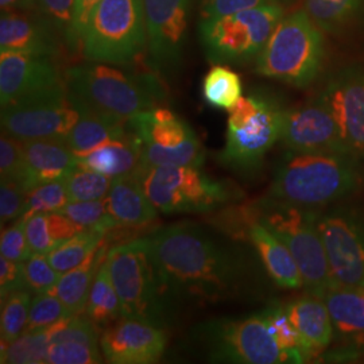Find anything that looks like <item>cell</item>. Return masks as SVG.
I'll return each mask as SVG.
<instances>
[{
  "label": "cell",
  "instance_id": "cell-17",
  "mask_svg": "<svg viewBox=\"0 0 364 364\" xmlns=\"http://www.w3.org/2000/svg\"><path fill=\"white\" fill-rule=\"evenodd\" d=\"M192 0H144L147 48L158 69L181 61Z\"/></svg>",
  "mask_w": 364,
  "mask_h": 364
},
{
  "label": "cell",
  "instance_id": "cell-13",
  "mask_svg": "<svg viewBox=\"0 0 364 364\" xmlns=\"http://www.w3.org/2000/svg\"><path fill=\"white\" fill-rule=\"evenodd\" d=\"M78 119L66 85L1 107V131L22 142L65 139Z\"/></svg>",
  "mask_w": 364,
  "mask_h": 364
},
{
  "label": "cell",
  "instance_id": "cell-25",
  "mask_svg": "<svg viewBox=\"0 0 364 364\" xmlns=\"http://www.w3.org/2000/svg\"><path fill=\"white\" fill-rule=\"evenodd\" d=\"M107 203L109 213L123 227H142L158 216V209L146 195L135 173L112 180Z\"/></svg>",
  "mask_w": 364,
  "mask_h": 364
},
{
  "label": "cell",
  "instance_id": "cell-45",
  "mask_svg": "<svg viewBox=\"0 0 364 364\" xmlns=\"http://www.w3.org/2000/svg\"><path fill=\"white\" fill-rule=\"evenodd\" d=\"M0 254L15 262H26L33 255L27 240L26 221L23 219H19L11 228L1 232Z\"/></svg>",
  "mask_w": 364,
  "mask_h": 364
},
{
  "label": "cell",
  "instance_id": "cell-2",
  "mask_svg": "<svg viewBox=\"0 0 364 364\" xmlns=\"http://www.w3.org/2000/svg\"><path fill=\"white\" fill-rule=\"evenodd\" d=\"M362 183L360 158L348 151L287 150L274 174L269 197L302 208L328 207Z\"/></svg>",
  "mask_w": 364,
  "mask_h": 364
},
{
  "label": "cell",
  "instance_id": "cell-21",
  "mask_svg": "<svg viewBox=\"0 0 364 364\" xmlns=\"http://www.w3.org/2000/svg\"><path fill=\"white\" fill-rule=\"evenodd\" d=\"M103 358L99 328L85 314H77L53 336L46 363L97 364Z\"/></svg>",
  "mask_w": 364,
  "mask_h": 364
},
{
  "label": "cell",
  "instance_id": "cell-39",
  "mask_svg": "<svg viewBox=\"0 0 364 364\" xmlns=\"http://www.w3.org/2000/svg\"><path fill=\"white\" fill-rule=\"evenodd\" d=\"M64 180L42 183L27 195L26 209L21 219L27 221L38 213L60 212L69 203Z\"/></svg>",
  "mask_w": 364,
  "mask_h": 364
},
{
  "label": "cell",
  "instance_id": "cell-37",
  "mask_svg": "<svg viewBox=\"0 0 364 364\" xmlns=\"http://www.w3.org/2000/svg\"><path fill=\"white\" fill-rule=\"evenodd\" d=\"M60 212L84 230H95L107 234L120 227L108 210L107 197L91 201H69Z\"/></svg>",
  "mask_w": 364,
  "mask_h": 364
},
{
  "label": "cell",
  "instance_id": "cell-31",
  "mask_svg": "<svg viewBox=\"0 0 364 364\" xmlns=\"http://www.w3.org/2000/svg\"><path fill=\"white\" fill-rule=\"evenodd\" d=\"M85 314L97 328L105 329L123 317L122 304L111 279L107 260L103 262L92 284Z\"/></svg>",
  "mask_w": 364,
  "mask_h": 364
},
{
  "label": "cell",
  "instance_id": "cell-10",
  "mask_svg": "<svg viewBox=\"0 0 364 364\" xmlns=\"http://www.w3.org/2000/svg\"><path fill=\"white\" fill-rule=\"evenodd\" d=\"M193 166L138 168L134 173L161 213H208L230 201L231 186Z\"/></svg>",
  "mask_w": 364,
  "mask_h": 364
},
{
  "label": "cell",
  "instance_id": "cell-28",
  "mask_svg": "<svg viewBox=\"0 0 364 364\" xmlns=\"http://www.w3.org/2000/svg\"><path fill=\"white\" fill-rule=\"evenodd\" d=\"M142 146L138 136L131 131L130 135L105 144L91 154L78 159L77 165L102 173L109 178L132 174L141 165Z\"/></svg>",
  "mask_w": 364,
  "mask_h": 364
},
{
  "label": "cell",
  "instance_id": "cell-42",
  "mask_svg": "<svg viewBox=\"0 0 364 364\" xmlns=\"http://www.w3.org/2000/svg\"><path fill=\"white\" fill-rule=\"evenodd\" d=\"M264 313L269 318L270 328L273 331L274 336L277 338L279 347L284 351L297 355L299 359L304 362L305 355L302 351L301 338H299L297 329L294 328L293 323L290 321V318L287 316V308H282L279 305H273V306L267 308Z\"/></svg>",
  "mask_w": 364,
  "mask_h": 364
},
{
  "label": "cell",
  "instance_id": "cell-22",
  "mask_svg": "<svg viewBox=\"0 0 364 364\" xmlns=\"http://www.w3.org/2000/svg\"><path fill=\"white\" fill-rule=\"evenodd\" d=\"M243 215L247 224L248 239L257 250L266 272L274 282L284 289L304 287L299 264L287 245L254 218L251 208L246 209Z\"/></svg>",
  "mask_w": 364,
  "mask_h": 364
},
{
  "label": "cell",
  "instance_id": "cell-43",
  "mask_svg": "<svg viewBox=\"0 0 364 364\" xmlns=\"http://www.w3.org/2000/svg\"><path fill=\"white\" fill-rule=\"evenodd\" d=\"M25 277L27 290L41 294L49 293L57 285L61 274L53 267L46 255L33 254L25 262Z\"/></svg>",
  "mask_w": 364,
  "mask_h": 364
},
{
  "label": "cell",
  "instance_id": "cell-6",
  "mask_svg": "<svg viewBox=\"0 0 364 364\" xmlns=\"http://www.w3.org/2000/svg\"><path fill=\"white\" fill-rule=\"evenodd\" d=\"M324 61V37L309 14L284 16L257 57L255 70L297 88L311 85Z\"/></svg>",
  "mask_w": 364,
  "mask_h": 364
},
{
  "label": "cell",
  "instance_id": "cell-33",
  "mask_svg": "<svg viewBox=\"0 0 364 364\" xmlns=\"http://www.w3.org/2000/svg\"><path fill=\"white\" fill-rule=\"evenodd\" d=\"M239 75L227 66H213L203 80V96L209 105L230 111L242 97Z\"/></svg>",
  "mask_w": 364,
  "mask_h": 364
},
{
  "label": "cell",
  "instance_id": "cell-16",
  "mask_svg": "<svg viewBox=\"0 0 364 364\" xmlns=\"http://www.w3.org/2000/svg\"><path fill=\"white\" fill-rule=\"evenodd\" d=\"M66 85L55 58L27 53H0V103L11 105Z\"/></svg>",
  "mask_w": 364,
  "mask_h": 364
},
{
  "label": "cell",
  "instance_id": "cell-35",
  "mask_svg": "<svg viewBox=\"0 0 364 364\" xmlns=\"http://www.w3.org/2000/svg\"><path fill=\"white\" fill-rule=\"evenodd\" d=\"M63 180L70 201L102 200L108 196L112 185V178L80 165L70 170Z\"/></svg>",
  "mask_w": 364,
  "mask_h": 364
},
{
  "label": "cell",
  "instance_id": "cell-44",
  "mask_svg": "<svg viewBox=\"0 0 364 364\" xmlns=\"http://www.w3.org/2000/svg\"><path fill=\"white\" fill-rule=\"evenodd\" d=\"M290 3L291 0H201L200 19L230 15L273 4L287 7Z\"/></svg>",
  "mask_w": 364,
  "mask_h": 364
},
{
  "label": "cell",
  "instance_id": "cell-49",
  "mask_svg": "<svg viewBox=\"0 0 364 364\" xmlns=\"http://www.w3.org/2000/svg\"><path fill=\"white\" fill-rule=\"evenodd\" d=\"M99 1L100 0H76L75 1L73 21H72V27L69 33V39H68L69 49L81 48V42H82L88 21L91 18L92 11L99 4Z\"/></svg>",
  "mask_w": 364,
  "mask_h": 364
},
{
  "label": "cell",
  "instance_id": "cell-26",
  "mask_svg": "<svg viewBox=\"0 0 364 364\" xmlns=\"http://www.w3.org/2000/svg\"><path fill=\"white\" fill-rule=\"evenodd\" d=\"M76 108L80 112V119L66 136L65 142L78 159L91 154L92 151L105 144L123 139L131 134L127 123L99 115L84 107Z\"/></svg>",
  "mask_w": 364,
  "mask_h": 364
},
{
  "label": "cell",
  "instance_id": "cell-1",
  "mask_svg": "<svg viewBox=\"0 0 364 364\" xmlns=\"http://www.w3.org/2000/svg\"><path fill=\"white\" fill-rule=\"evenodd\" d=\"M173 301L204 308L234 299L246 277L240 250L210 225L180 221L149 236Z\"/></svg>",
  "mask_w": 364,
  "mask_h": 364
},
{
  "label": "cell",
  "instance_id": "cell-15",
  "mask_svg": "<svg viewBox=\"0 0 364 364\" xmlns=\"http://www.w3.org/2000/svg\"><path fill=\"white\" fill-rule=\"evenodd\" d=\"M338 124L346 151L364 159V68L347 66L333 73L320 92Z\"/></svg>",
  "mask_w": 364,
  "mask_h": 364
},
{
  "label": "cell",
  "instance_id": "cell-4",
  "mask_svg": "<svg viewBox=\"0 0 364 364\" xmlns=\"http://www.w3.org/2000/svg\"><path fill=\"white\" fill-rule=\"evenodd\" d=\"M105 260L123 316L162 329L169 326L177 312L149 236L108 250Z\"/></svg>",
  "mask_w": 364,
  "mask_h": 364
},
{
  "label": "cell",
  "instance_id": "cell-20",
  "mask_svg": "<svg viewBox=\"0 0 364 364\" xmlns=\"http://www.w3.org/2000/svg\"><path fill=\"white\" fill-rule=\"evenodd\" d=\"M61 33L41 11H9L0 18V49L57 58ZM64 39V38H63Z\"/></svg>",
  "mask_w": 364,
  "mask_h": 364
},
{
  "label": "cell",
  "instance_id": "cell-11",
  "mask_svg": "<svg viewBox=\"0 0 364 364\" xmlns=\"http://www.w3.org/2000/svg\"><path fill=\"white\" fill-rule=\"evenodd\" d=\"M127 126L141 141V168H201L204 150L191 126L168 108H153L131 117Z\"/></svg>",
  "mask_w": 364,
  "mask_h": 364
},
{
  "label": "cell",
  "instance_id": "cell-19",
  "mask_svg": "<svg viewBox=\"0 0 364 364\" xmlns=\"http://www.w3.org/2000/svg\"><path fill=\"white\" fill-rule=\"evenodd\" d=\"M281 141L290 151H346L336 120L321 95L308 105L285 111Z\"/></svg>",
  "mask_w": 364,
  "mask_h": 364
},
{
  "label": "cell",
  "instance_id": "cell-38",
  "mask_svg": "<svg viewBox=\"0 0 364 364\" xmlns=\"http://www.w3.org/2000/svg\"><path fill=\"white\" fill-rule=\"evenodd\" d=\"M31 301V291L27 289L18 290L1 299L0 331L3 343H13L23 333L28 321Z\"/></svg>",
  "mask_w": 364,
  "mask_h": 364
},
{
  "label": "cell",
  "instance_id": "cell-8",
  "mask_svg": "<svg viewBox=\"0 0 364 364\" xmlns=\"http://www.w3.org/2000/svg\"><path fill=\"white\" fill-rule=\"evenodd\" d=\"M147 43L144 0H100L92 11L81 50L87 61L123 66Z\"/></svg>",
  "mask_w": 364,
  "mask_h": 364
},
{
  "label": "cell",
  "instance_id": "cell-40",
  "mask_svg": "<svg viewBox=\"0 0 364 364\" xmlns=\"http://www.w3.org/2000/svg\"><path fill=\"white\" fill-rule=\"evenodd\" d=\"M0 176L1 181L19 182L30 192V178L22 142L7 134L0 138Z\"/></svg>",
  "mask_w": 364,
  "mask_h": 364
},
{
  "label": "cell",
  "instance_id": "cell-23",
  "mask_svg": "<svg viewBox=\"0 0 364 364\" xmlns=\"http://www.w3.org/2000/svg\"><path fill=\"white\" fill-rule=\"evenodd\" d=\"M287 312L299 332L305 356L326 350L335 329L324 299L306 293L287 304Z\"/></svg>",
  "mask_w": 364,
  "mask_h": 364
},
{
  "label": "cell",
  "instance_id": "cell-48",
  "mask_svg": "<svg viewBox=\"0 0 364 364\" xmlns=\"http://www.w3.org/2000/svg\"><path fill=\"white\" fill-rule=\"evenodd\" d=\"M27 289L25 262L0 258V296L1 299L18 290Z\"/></svg>",
  "mask_w": 364,
  "mask_h": 364
},
{
  "label": "cell",
  "instance_id": "cell-30",
  "mask_svg": "<svg viewBox=\"0 0 364 364\" xmlns=\"http://www.w3.org/2000/svg\"><path fill=\"white\" fill-rule=\"evenodd\" d=\"M84 231L61 212L34 215L26 221V235L33 254L48 255L68 239Z\"/></svg>",
  "mask_w": 364,
  "mask_h": 364
},
{
  "label": "cell",
  "instance_id": "cell-41",
  "mask_svg": "<svg viewBox=\"0 0 364 364\" xmlns=\"http://www.w3.org/2000/svg\"><path fill=\"white\" fill-rule=\"evenodd\" d=\"M65 317H69V313L61 299L52 293H41L31 301L28 321L23 333L45 329Z\"/></svg>",
  "mask_w": 364,
  "mask_h": 364
},
{
  "label": "cell",
  "instance_id": "cell-18",
  "mask_svg": "<svg viewBox=\"0 0 364 364\" xmlns=\"http://www.w3.org/2000/svg\"><path fill=\"white\" fill-rule=\"evenodd\" d=\"M100 348L108 363H156L166 348V333L154 324L123 316L102 329Z\"/></svg>",
  "mask_w": 364,
  "mask_h": 364
},
{
  "label": "cell",
  "instance_id": "cell-12",
  "mask_svg": "<svg viewBox=\"0 0 364 364\" xmlns=\"http://www.w3.org/2000/svg\"><path fill=\"white\" fill-rule=\"evenodd\" d=\"M318 231L333 287H364L363 213L344 204L318 209Z\"/></svg>",
  "mask_w": 364,
  "mask_h": 364
},
{
  "label": "cell",
  "instance_id": "cell-9",
  "mask_svg": "<svg viewBox=\"0 0 364 364\" xmlns=\"http://www.w3.org/2000/svg\"><path fill=\"white\" fill-rule=\"evenodd\" d=\"M285 9L273 4L200 19L198 36L209 63L243 64L257 58L285 16Z\"/></svg>",
  "mask_w": 364,
  "mask_h": 364
},
{
  "label": "cell",
  "instance_id": "cell-7",
  "mask_svg": "<svg viewBox=\"0 0 364 364\" xmlns=\"http://www.w3.org/2000/svg\"><path fill=\"white\" fill-rule=\"evenodd\" d=\"M195 338L210 362L302 363L297 355L279 347L264 311L239 320H208L196 328Z\"/></svg>",
  "mask_w": 364,
  "mask_h": 364
},
{
  "label": "cell",
  "instance_id": "cell-3",
  "mask_svg": "<svg viewBox=\"0 0 364 364\" xmlns=\"http://www.w3.org/2000/svg\"><path fill=\"white\" fill-rule=\"evenodd\" d=\"M66 88L72 103L127 123L139 112L156 108L165 99L158 80L135 75L103 63L88 61L68 68Z\"/></svg>",
  "mask_w": 364,
  "mask_h": 364
},
{
  "label": "cell",
  "instance_id": "cell-36",
  "mask_svg": "<svg viewBox=\"0 0 364 364\" xmlns=\"http://www.w3.org/2000/svg\"><path fill=\"white\" fill-rule=\"evenodd\" d=\"M363 0H304L305 11L324 31H335L347 23Z\"/></svg>",
  "mask_w": 364,
  "mask_h": 364
},
{
  "label": "cell",
  "instance_id": "cell-5",
  "mask_svg": "<svg viewBox=\"0 0 364 364\" xmlns=\"http://www.w3.org/2000/svg\"><path fill=\"white\" fill-rule=\"evenodd\" d=\"M251 212L290 250L299 264L305 291L323 299L333 287V281L318 231V209L302 208L266 197Z\"/></svg>",
  "mask_w": 364,
  "mask_h": 364
},
{
  "label": "cell",
  "instance_id": "cell-34",
  "mask_svg": "<svg viewBox=\"0 0 364 364\" xmlns=\"http://www.w3.org/2000/svg\"><path fill=\"white\" fill-rule=\"evenodd\" d=\"M105 237V232L84 230L54 248L46 257L58 273L65 274L87 259L92 251L99 247Z\"/></svg>",
  "mask_w": 364,
  "mask_h": 364
},
{
  "label": "cell",
  "instance_id": "cell-14",
  "mask_svg": "<svg viewBox=\"0 0 364 364\" xmlns=\"http://www.w3.org/2000/svg\"><path fill=\"white\" fill-rule=\"evenodd\" d=\"M285 111L273 102L260 97L258 109L235 127H227L225 146L221 150L220 164L237 173L258 169L264 156L277 141H281Z\"/></svg>",
  "mask_w": 364,
  "mask_h": 364
},
{
  "label": "cell",
  "instance_id": "cell-27",
  "mask_svg": "<svg viewBox=\"0 0 364 364\" xmlns=\"http://www.w3.org/2000/svg\"><path fill=\"white\" fill-rule=\"evenodd\" d=\"M107 250L108 247L103 240L99 247L95 248L88 258L78 264L77 267L68 273L61 274L57 285L49 291L61 299L69 316L82 314L85 311L93 279L107 258Z\"/></svg>",
  "mask_w": 364,
  "mask_h": 364
},
{
  "label": "cell",
  "instance_id": "cell-29",
  "mask_svg": "<svg viewBox=\"0 0 364 364\" xmlns=\"http://www.w3.org/2000/svg\"><path fill=\"white\" fill-rule=\"evenodd\" d=\"M323 299L338 335L363 338L364 287H332Z\"/></svg>",
  "mask_w": 364,
  "mask_h": 364
},
{
  "label": "cell",
  "instance_id": "cell-47",
  "mask_svg": "<svg viewBox=\"0 0 364 364\" xmlns=\"http://www.w3.org/2000/svg\"><path fill=\"white\" fill-rule=\"evenodd\" d=\"M38 9L61 33L68 46L76 0H37Z\"/></svg>",
  "mask_w": 364,
  "mask_h": 364
},
{
  "label": "cell",
  "instance_id": "cell-32",
  "mask_svg": "<svg viewBox=\"0 0 364 364\" xmlns=\"http://www.w3.org/2000/svg\"><path fill=\"white\" fill-rule=\"evenodd\" d=\"M69 317L37 332L22 333L13 343L7 344L1 341V363H46L48 348L53 336L65 326Z\"/></svg>",
  "mask_w": 364,
  "mask_h": 364
},
{
  "label": "cell",
  "instance_id": "cell-24",
  "mask_svg": "<svg viewBox=\"0 0 364 364\" xmlns=\"http://www.w3.org/2000/svg\"><path fill=\"white\" fill-rule=\"evenodd\" d=\"M22 149L31 191L42 183L64 178L77 166L78 158L69 149L65 139L23 141Z\"/></svg>",
  "mask_w": 364,
  "mask_h": 364
},
{
  "label": "cell",
  "instance_id": "cell-50",
  "mask_svg": "<svg viewBox=\"0 0 364 364\" xmlns=\"http://www.w3.org/2000/svg\"><path fill=\"white\" fill-rule=\"evenodd\" d=\"M1 13L9 11H38L37 0H0Z\"/></svg>",
  "mask_w": 364,
  "mask_h": 364
},
{
  "label": "cell",
  "instance_id": "cell-46",
  "mask_svg": "<svg viewBox=\"0 0 364 364\" xmlns=\"http://www.w3.org/2000/svg\"><path fill=\"white\" fill-rule=\"evenodd\" d=\"M26 189L16 181H1L0 188V219L1 225L21 219L27 201Z\"/></svg>",
  "mask_w": 364,
  "mask_h": 364
}]
</instances>
